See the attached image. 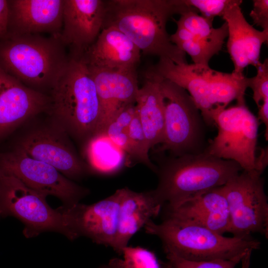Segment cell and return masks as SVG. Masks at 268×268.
I'll return each mask as SVG.
<instances>
[{"label": "cell", "instance_id": "obj_1", "mask_svg": "<svg viewBox=\"0 0 268 268\" xmlns=\"http://www.w3.org/2000/svg\"><path fill=\"white\" fill-rule=\"evenodd\" d=\"M192 9L184 0H105L103 28L118 29L145 55L186 63V54L171 42L166 25L174 14Z\"/></svg>", "mask_w": 268, "mask_h": 268}, {"label": "cell", "instance_id": "obj_2", "mask_svg": "<svg viewBox=\"0 0 268 268\" xmlns=\"http://www.w3.org/2000/svg\"><path fill=\"white\" fill-rule=\"evenodd\" d=\"M243 169L236 162L204 152L172 156L157 168L156 199L175 208L213 189L224 185Z\"/></svg>", "mask_w": 268, "mask_h": 268}, {"label": "cell", "instance_id": "obj_3", "mask_svg": "<svg viewBox=\"0 0 268 268\" xmlns=\"http://www.w3.org/2000/svg\"><path fill=\"white\" fill-rule=\"evenodd\" d=\"M51 90L50 110L61 127L85 143L97 133L100 110L95 84L83 56L71 55Z\"/></svg>", "mask_w": 268, "mask_h": 268}, {"label": "cell", "instance_id": "obj_4", "mask_svg": "<svg viewBox=\"0 0 268 268\" xmlns=\"http://www.w3.org/2000/svg\"><path fill=\"white\" fill-rule=\"evenodd\" d=\"M184 89L200 110L205 124L214 125V118L232 101L245 103L247 77L238 78L203 66L188 63L177 64L160 58L148 70Z\"/></svg>", "mask_w": 268, "mask_h": 268}, {"label": "cell", "instance_id": "obj_5", "mask_svg": "<svg viewBox=\"0 0 268 268\" xmlns=\"http://www.w3.org/2000/svg\"><path fill=\"white\" fill-rule=\"evenodd\" d=\"M145 232L158 237L166 254L193 261L243 258L257 250L261 242L252 237L224 236L203 227L170 217L158 224L152 220L144 226Z\"/></svg>", "mask_w": 268, "mask_h": 268}, {"label": "cell", "instance_id": "obj_6", "mask_svg": "<svg viewBox=\"0 0 268 268\" xmlns=\"http://www.w3.org/2000/svg\"><path fill=\"white\" fill-rule=\"evenodd\" d=\"M60 36L10 35L0 46V67L24 85L52 90L69 58Z\"/></svg>", "mask_w": 268, "mask_h": 268}, {"label": "cell", "instance_id": "obj_7", "mask_svg": "<svg viewBox=\"0 0 268 268\" xmlns=\"http://www.w3.org/2000/svg\"><path fill=\"white\" fill-rule=\"evenodd\" d=\"M150 73L159 80L164 102V138L158 151L172 156L203 152L205 123L192 97L174 83Z\"/></svg>", "mask_w": 268, "mask_h": 268}, {"label": "cell", "instance_id": "obj_8", "mask_svg": "<svg viewBox=\"0 0 268 268\" xmlns=\"http://www.w3.org/2000/svg\"><path fill=\"white\" fill-rule=\"evenodd\" d=\"M0 218L14 216L24 225L27 238L47 231L60 233L67 238L68 230L62 212L52 208L47 196L26 186L14 176L0 171Z\"/></svg>", "mask_w": 268, "mask_h": 268}, {"label": "cell", "instance_id": "obj_9", "mask_svg": "<svg viewBox=\"0 0 268 268\" xmlns=\"http://www.w3.org/2000/svg\"><path fill=\"white\" fill-rule=\"evenodd\" d=\"M213 121L217 134L203 152L233 161L243 170H256L259 121L246 103H236L225 108L215 116Z\"/></svg>", "mask_w": 268, "mask_h": 268}, {"label": "cell", "instance_id": "obj_10", "mask_svg": "<svg viewBox=\"0 0 268 268\" xmlns=\"http://www.w3.org/2000/svg\"><path fill=\"white\" fill-rule=\"evenodd\" d=\"M262 174L243 170L222 186L233 236L250 238L258 233L268 237V202Z\"/></svg>", "mask_w": 268, "mask_h": 268}, {"label": "cell", "instance_id": "obj_11", "mask_svg": "<svg viewBox=\"0 0 268 268\" xmlns=\"http://www.w3.org/2000/svg\"><path fill=\"white\" fill-rule=\"evenodd\" d=\"M0 171L46 196L57 197L65 206L79 202L90 193L88 189L67 178L55 167L29 156L17 146L0 154Z\"/></svg>", "mask_w": 268, "mask_h": 268}, {"label": "cell", "instance_id": "obj_12", "mask_svg": "<svg viewBox=\"0 0 268 268\" xmlns=\"http://www.w3.org/2000/svg\"><path fill=\"white\" fill-rule=\"evenodd\" d=\"M122 192V189H118L111 196L91 204L78 202L59 207L68 230L67 238L74 240L85 237L97 244L112 248Z\"/></svg>", "mask_w": 268, "mask_h": 268}, {"label": "cell", "instance_id": "obj_13", "mask_svg": "<svg viewBox=\"0 0 268 268\" xmlns=\"http://www.w3.org/2000/svg\"><path fill=\"white\" fill-rule=\"evenodd\" d=\"M61 127H44L30 132L18 147L29 156L57 169L71 180H79L87 173V165L70 144Z\"/></svg>", "mask_w": 268, "mask_h": 268}, {"label": "cell", "instance_id": "obj_14", "mask_svg": "<svg viewBox=\"0 0 268 268\" xmlns=\"http://www.w3.org/2000/svg\"><path fill=\"white\" fill-rule=\"evenodd\" d=\"M105 0H65L60 38L73 55L82 56L103 29Z\"/></svg>", "mask_w": 268, "mask_h": 268}, {"label": "cell", "instance_id": "obj_15", "mask_svg": "<svg viewBox=\"0 0 268 268\" xmlns=\"http://www.w3.org/2000/svg\"><path fill=\"white\" fill-rule=\"evenodd\" d=\"M51 98L30 88L0 67V138L22 122L50 110Z\"/></svg>", "mask_w": 268, "mask_h": 268}, {"label": "cell", "instance_id": "obj_16", "mask_svg": "<svg viewBox=\"0 0 268 268\" xmlns=\"http://www.w3.org/2000/svg\"><path fill=\"white\" fill-rule=\"evenodd\" d=\"M88 66L100 105L97 134L104 133L109 122L123 109L135 104L139 87L136 69L112 70Z\"/></svg>", "mask_w": 268, "mask_h": 268}, {"label": "cell", "instance_id": "obj_17", "mask_svg": "<svg viewBox=\"0 0 268 268\" xmlns=\"http://www.w3.org/2000/svg\"><path fill=\"white\" fill-rule=\"evenodd\" d=\"M241 0L229 7L222 18L228 27L227 51L233 63L232 74L238 78L245 76L246 67H257L260 63L262 45L267 43L268 30L259 31L250 24L242 12Z\"/></svg>", "mask_w": 268, "mask_h": 268}, {"label": "cell", "instance_id": "obj_18", "mask_svg": "<svg viewBox=\"0 0 268 268\" xmlns=\"http://www.w3.org/2000/svg\"><path fill=\"white\" fill-rule=\"evenodd\" d=\"M65 0H14L8 1V30L10 35L49 32L60 36L63 21Z\"/></svg>", "mask_w": 268, "mask_h": 268}, {"label": "cell", "instance_id": "obj_19", "mask_svg": "<svg viewBox=\"0 0 268 268\" xmlns=\"http://www.w3.org/2000/svg\"><path fill=\"white\" fill-rule=\"evenodd\" d=\"M117 228L112 249L119 255L133 237L152 218L157 216L163 205L153 195L152 190L142 192L122 188Z\"/></svg>", "mask_w": 268, "mask_h": 268}, {"label": "cell", "instance_id": "obj_20", "mask_svg": "<svg viewBox=\"0 0 268 268\" xmlns=\"http://www.w3.org/2000/svg\"><path fill=\"white\" fill-rule=\"evenodd\" d=\"M140 51L123 33L113 27L102 29L83 57L90 67L112 70L136 69Z\"/></svg>", "mask_w": 268, "mask_h": 268}, {"label": "cell", "instance_id": "obj_21", "mask_svg": "<svg viewBox=\"0 0 268 268\" xmlns=\"http://www.w3.org/2000/svg\"><path fill=\"white\" fill-rule=\"evenodd\" d=\"M170 217L207 228L219 234L229 232L230 219L222 186L213 189L175 208H164Z\"/></svg>", "mask_w": 268, "mask_h": 268}, {"label": "cell", "instance_id": "obj_22", "mask_svg": "<svg viewBox=\"0 0 268 268\" xmlns=\"http://www.w3.org/2000/svg\"><path fill=\"white\" fill-rule=\"evenodd\" d=\"M145 81L135 100L137 114L150 148L164 138L163 98L158 79L147 71Z\"/></svg>", "mask_w": 268, "mask_h": 268}, {"label": "cell", "instance_id": "obj_23", "mask_svg": "<svg viewBox=\"0 0 268 268\" xmlns=\"http://www.w3.org/2000/svg\"><path fill=\"white\" fill-rule=\"evenodd\" d=\"M84 151L89 165L102 174L114 173L123 165L125 152L104 134L89 139L85 143Z\"/></svg>", "mask_w": 268, "mask_h": 268}, {"label": "cell", "instance_id": "obj_24", "mask_svg": "<svg viewBox=\"0 0 268 268\" xmlns=\"http://www.w3.org/2000/svg\"><path fill=\"white\" fill-rule=\"evenodd\" d=\"M170 35L171 42L192 58L194 64L209 66L211 58L220 51L223 43L207 41L196 36L182 27Z\"/></svg>", "mask_w": 268, "mask_h": 268}, {"label": "cell", "instance_id": "obj_25", "mask_svg": "<svg viewBox=\"0 0 268 268\" xmlns=\"http://www.w3.org/2000/svg\"><path fill=\"white\" fill-rule=\"evenodd\" d=\"M213 20L199 15L196 9L185 11L180 15L179 20H174L177 26L183 27L196 36L224 44L228 37L227 24L225 22L220 27L214 28Z\"/></svg>", "mask_w": 268, "mask_h": 268}, {"label": "cell", "instance_id": "obj_26", "mask_svg": "<svg viewBox=\"0 0 268 268\" xmlns=\"http://www.w3.org/2000/svg\"><path fill=\"white\" fill-rule=\"evenodd\" d=\"M135 111V104L129 105L123 109L109 122L102 133L128 155L130 152L129 127Z\"/></svg>", "mask_w": 268, "mask_h": 268}, {"label": "cell", "instance_id": "obj_27", "mask_svg": "<svg viewBox=\"0 0 268 268\" xmlns=\"http://www.w3.org/2000/svg\"><path fill=\"white\" fill-rule=\"evenodd\" d=\"M129 140L130 146V157L145 165L156 173L157 167L149 159L148 152L150 148L139 120L136 107L129 127Z\"/></svg>", "mask_w": 268, "mask_h": 268}, {"label": "cell", "instance_id": "obj_28", "mask_svg": "<svg viewBox=\"0 0 268 268\" xmlns=\"http://www.w3.org/2000/svg\"><path fill=\"white\" fill-rule=\"evenodd\" d=\"M122 255L123 259H111L119 268H162L155 254L143 247L127 246Z\"/></svg>", "mask_w": 268, "mask_h": 268}, {"label": "cell", "instance_id": "obj_29", "mask_svg": "<svg viewBox=\"0 0 268 268\" xmlns=\"http://www.w3.org/2000/svg\"><path fill=\"white\" fill-rule=\"evenodd\" d=\"M168 263L172 268H234L242 258L231 260H215L193 261L186 260L172 254H166Z\"/></svg>", "mask_w": 268, "mask_h": 268}, {"label": "cell", "instance_id": "obj_30", "mask_svg": "<svg viewBox=\"0 0 268 268\" xmlns=\"http://www.w3.org/2000/svg\"><path fill=\"white\" fill-rule=\"evenodd\" d=\"M256 68L257 74L247 77V84L253 92V98L258 108L264 100L268 98V59L261 62Z\"/></svg>", "mask_w": 268, "mask_h": 268}, {"label": "cell", "instance_id": "obj_31", "mask_svg": "<svg viewBox=\"0 0 268 268\" xmlns=\"http://www.w3.org/2000/svg\"><path fill=\"white\" fill-rule=\"evenodd\" d=\"M237 0H184L190 7L200 11L201 16L213 20L215 16H223L226 10Z\"/></svg>", "mask_w": 268, "mask_h": 268}, {"label": "cell", "instance_id": "obj_32", "mask_svg": "<svg viewBox=\"0 0 268 268\" xmlns=\"http://www.w3.org/2000/svg\"><path fill=\"white\" fill-rule=\"evenodd\" d=\"M254 23L268 30V0H253V8L250 13Z\"/></svg>", "mask_w": 268, "mask_h": 268}, {"label": "cell", "instance_id": "obj_33", "mask_svg": "<svg viewBox=\"0 0 268 268\" xmlns=\"http://www.w3.org/2000/svg\"><path fill=\"white\" fill-rule=\"evenodd\" d=\"M9 16L8 0H0V38L7 33Z\"/></svg>", "mask_w": 268, "mask_h": 268}, {"label": "cell", "instance_id": "obj_34", "mask_svg": "<svg viewBox=\"0 0 268 268\" xmlns=\"http://www.w3.org/2000/svg\"><path fill=\"white\" fill-rule=\"evenodd\" d=\"M258 120L261 121L266 127L265 136L268 138V98L264 100L258 107Z\"/></svg>", "mask_w": 268, "mask_h": 268}, {"label": "cell", "instance_id": "obj_35", "mask_svg": "<svg viewBox=\"0 0 268 268\" xmlns=\"http://www.w3.org/2000/svg\"><path fill=\"white\" fill-rule=\"evenodd\" d=\"M252 251L247 252L242 258L241 268H249L250 264V259Z\"/></svg>", "mask_w": 268, "mask_h": 268}, {"label": "cell", "instance_id": "obj_36", "mask_svg": "<svg viewBox=\"0 0 268 268\" xmlns=\"http://www.w3.org/2000/svg\"><path fill=\"white\" fill-rule=\"evenodd\" d=\"M100 268H119L112 261V260H111L108 265L103 266L101 267Z\"/></svg>", "mask_w": 268, "mask_h": 268}, {"label": "cell", "instance_id": "obj_37", "mask_svg": "<svg viewBox=\"0 0 268 268\" xmlns=\"http://www.w3.org/2000/svg\"><path fill=\"white\" fill-rule=\"evenodd\" d=\"M162 264V268H172V267L170 266V265L167 263H163Z\"/></svg>", "mask_w": 268, "mask_h": 268}, {"label": "cell", "instance_id": "obj_38", "mask_svg": "<svg viewBox=\"0 0 268 268\" xmlns=\"http://www.w3.org/2000/svg\"></svg>", "mask_w": 268, "mask_h": 268}]
</instances>
